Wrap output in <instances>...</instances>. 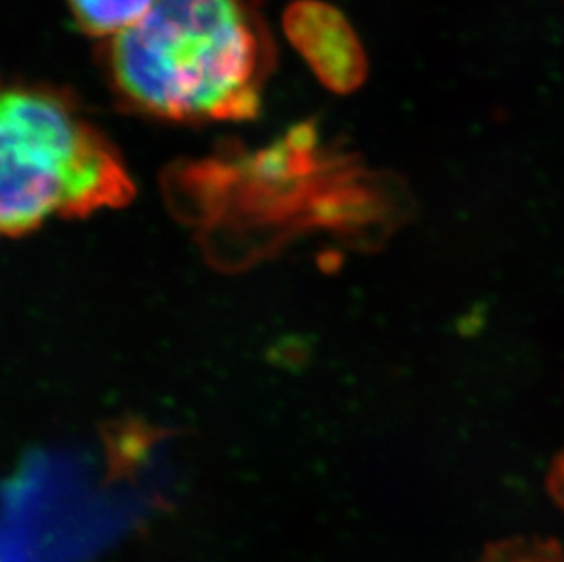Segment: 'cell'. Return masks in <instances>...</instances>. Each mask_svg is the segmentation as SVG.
<instances>
[{"label":"cell","instance_id":"6da1fadb","mask_svg":"<svg viewBox=\"0 0 564 562\" xmlns=\"http://www.w3.org/2000/svg\"><path fill=\"white\" fill-rule=\"evenodd\" d=\"M274 64L254 0H154L102 50L113 91L166 121H246Z\"/></svg>","mask_w":564,"mask_h":562},{"label":"cell","instance_id":"7a4b0ae2","mask_svg":"<svg viewBox=\"0 0 564 562\" xmlns=\"http://www.w3.org/2000/svg\"><path fill=\"white\" fill-rule=\"evenodd\" d=\"M118 152L57 91L15 86L0 102V225L21 238L54 214L86 216L132 197Z\"/></svg>","mask_w":564,"mask_h":562},{"label":"cell","instance_id":"3957f363","mask_svg":"<svg viewBox=\"0 0 564 562\" xmlns=\"http://www.w3.org/2000/svg\"><path fill=\"white\" fill-rule=\"evenodd\" d=\"M285 35L330 90L352 91L362 85L368 58L362 43L340 11L319 0H299L283 17Z\"/></svg>","mask_w":564,"mask_h":562},{"label":"cell","instance_id":"277c9868","mask_svg":"<svg viewBox=\"0 0 564 562\" xmlns=\"http://www.w3.org/2000/svg\"><path fill=\"white\" fill-rule=\"evenodd\" d=\"M154 0H66L75 24L91 37L107 41L138 24Z\"/></svg>","mask_w":564,"mask_h":562},{"label":"cell","instance_id":"5b68a950","mask_svg":"<svg viewBox=\"0 0 564 562\" xmlns=\"http://www.w3.org/2000/svg\"><path fill=\"white\" fill-rule=\"evenodd\" d=\"M479 562H564V550L552 539L519 537L486 548Z\"/></svg>","mask_w":564,"mask_h":562},{"label":"cell","instance_id":"8992f818","mask_svg":"<svg viewBox=\"0 0 564 562\" xmlns=\"http://www.w3.org/2000/svg\"><path fill=\"white\" fill-rule=\"evenodd\" d=\"M549 484L550 491H552V497H554L555 502H557L561 508H564V455H561L560 458L555 461Z\"/></svg>","mask_w":564,"mask_h":562}]
</instances>
